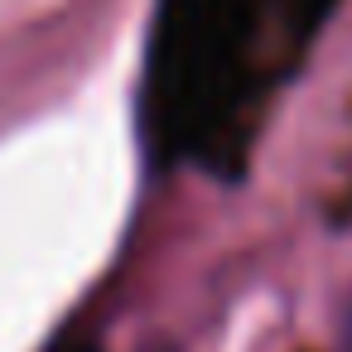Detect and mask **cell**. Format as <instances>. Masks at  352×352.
Segmentation results:
<instances>
[{"label":"cell","instance_id":"cell-1","mask_svg":"<svg viewBox=\"0 0 352 352\" xmlns=\"http://www.w3.org/2000/svg\"><path fill=\"white\" fill-rule=\"evenodd\" d=\"M54 352H102L97 342H87V338H68V342H58Z\"/></svg>","mask_w":352,"mask_h":352},{"label":"cell","instance_id":"cell-2","mask_svg":"<svg viewBox=\"0 0 352 352\" xmlns=\"http://www.w3.org/2000/svg\"><path fill=\"white\" fill-rule=\"evenodd\" d=\"M342 352H352V299L342 309Z\"/></svg>","mask_w":352,"mask_h":352}]
</instances>
